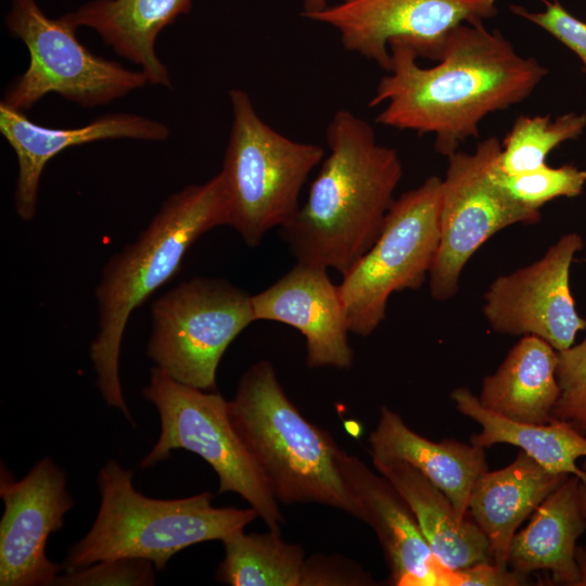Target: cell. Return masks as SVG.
Instances as JSON below:
<instances>
[{
  "instance_id": "cell-1",
  "label": "cell",
  "mask_w": 586,
  "mask_h": 586,
  "mask_svg": "<svg viewBox=\"0 0 586 586\" xmlns=\"http://www.w3.org/2000/svg\"><path fill=\"white\" fill-rule=\"evenodd\" d=\"M390 52V68L368 104H384L375 122L433 135L434 150L445 157L477 138L488 115L530 98L548 74L537 59L520 54L484 22L450 29L430 67L420 66L416 50L402 40L392 41Z\"/></svg>"
},
{
  "instance_id": "cell-2",
  "label": "cell",
  "mask_w": 586,
  "mask_h": 586,
  "mask_svg": "<svg viewBox=\"0 0 586 586\" xmlns=\"http://www.w3.org/2000/svg\"><path fill=\"white\" fill-rule=\"evenodd\" d=\"M326 138L329 154L307 200L280 231L296 262L343 277L381 233L403 164L369 123L347 110L334 113Z\"/></svg>"
},
{
  "instance_id": "cell-3",
  "label": "cell",
  "mask_w": 586,
  "mask_h": 586,
  "mask_svg": "<svg viewBox=\"0 0 586 586\" xmlns=\"http://www.w3.org/2000/svg\"><path fill=\"white\" fill-rule=\"evenodd\" d=\"M228 224L220 173L168 196L138 239L109 258L95 288L98 332L90 344L95 385L135 425L119 378L122 340L131 313L179 270L190 246Z\"/></svg>"
},
{
  "instance_id": "cell-4",
  "label": "cell",
  "mask_w": 586,
  "mask_h": 586,
  "mask_svg": "<svg viewBox=\"0 0 586 586\" xmlns=\"http://www.w3.org/2000/svg\"><path fill=\"white\" fill-rule=\"evenodd\" d=\"M229 416L278 501L330 506L356 518L339 467L341 448L290 400L269 360L242 374Z\"/></svg>"
},
{
  "instance_id": "cell-5",
  "label": "cell",
  "mask_w": 586,
  "mask_h": 586,
  "mask_svg": "<svg viewBox=\"0 0 586 586\" xmlns=\"http://www.w3.org/2000/svg\"><path fill=\"white\" fill-rule=\"evenodd\" d=\"M132 476L115 459L100 469L98 514L88 533L68 549L63 571L122 558L144 559L162 570L177 552L222 540L258 517L252 507H214L211 492L179 499L150 498L135 488Z\"/></svg>"
},
{
  "instance_id": "cell-6",
  "label": "cell",
  "mask_w": 586,
  "mask_h": 586,
  "mask_svg": "<svg viewBox=\"0 0 586 586\" xmlns=\"http://www.w3.org/2000/svg\"><path fill=\"white\" fill-rule=\"evenodd\" d=\"M232 122L219 171L228 203V226L249 246L258 245L272 228L297 214L300 194L324 150L292 140L271 128L256 112L247 92H229Z\"/></svg>"
},
{
  "instance_id": "cell-7",
  "label": "cell",
  "mask_w": 586,
  "mask_h": 586,
  "mask_svg": "<svg viewBox=\"0 0 586 586\" xmlns=\"http://www.w3.org/2000/svg\"><path fill=\"white\" fill-rule=\"evenodd\" d=\"M142 395L158 412L161 433L141 469L167 460L174 449L194 453L216 472L217 494L240 495L269 530H280L284 518L278 500L230 420L229 400L216 391L182 384L156 366Z\"/></svg>"
},
{
  "instance_id": "cell-8",
  "label": "cell",
  "mask_w": 586,
  "mask_h": 586,
  "mask_svg": "<svg viewBox=\"0 0 586 586\" xmlns=\"http://www.w3.org/2000/svg\"><path fill=\"white\" fill-rule=\"evenodd\" d=\"M5 26L29 53L27 68L1 100L11 109L25 113L50 93L92 109L149 84L142 71L92 53L78 40L76 27L62 16L48 17L36 0H11Z\"/></svg>"
},
{
  "instance_id": "cell-9",
  "label": "cell",
  "mask_w": 586,
  "mask_h": 586,
  "mask_svg": "<svg viewBox=\"0 0 586 586\" xmlns=\"http://www.w3.org/2000/svg\"><path fill=\"white\" fill-rule=\"evenodd\" d=\"M441 183L433 175L395 199L375 242L343 276L339 289L352 333H373L393 293L429 279L440 243Z\"/></svg>"
},
{
  "instance_id": "cell-10",
  "label": "cell",
  "mask_w": 586,
  "mask_h": 586,
  "mask_svg": "<svg viewBox=\"0 0 586 586\" xmlns=\"http://www.w3.org/2000/svg\"><path fill=\"white\" fill-rule=\"evenodd\" d=\"M146 355L174 380L216 391L219 361L231 342L255 320L252 295L224 279L198 277L151 306Z\"/></svg>"
},
{
  "instance_id": "cell-11",
  "label": "cell",
  "mask_w": 586,
  "mask_h": 586,
  "mask_svg": "<svg viewBox=\"0 0 586 586\" xmlns=\"http://www.w3.org/2000/svg\"><path fill=\"white\" fill-rule=\"evenodd\" d=\"M501 152L497 137L480 141L472 152L456 151L441 183L440 243L429 275L431 296L453 298L462 270L474 253L500 230L535 225L540 209L530 207L495 180L493 166Z\"/></svg>"
},
{
  "instance_id": "cell-12",
  "label": "cell",
  "mask_w": 586,
  "mask_h": 586,
  "mask_svg": "<svg viewBox=\"0 0 586 586\" xmlns=\"http://www.w3.org/2000/svg\"><path fill=\"white\" fill-rule=\"evenodd\" d=\"M498 0H342L307 18L337 30L344 49L387 72L390 43L402 40L419 58L437 61L450 29L494 17Z\"/></svg>"
},
{
  "instance_id": "cell-13",
  "label": "cell",
  "mask_w": 586,
  "mask_h": 586,
  "mask_svg": "<svg viewBox=\"0 0 586 586\" xmlns=\"http://www.w3.org/2000/svg\"><path fill=\"white\" fill-rule=\"evenodd\" d=\"M583 247V238L568 232L539 259L497 277L485 291L482 307L491 329L538 336L558 352L572 346L586 329L570 289L571 265Z\"/></svg>"
},
{
  "instance_id": "cell-14",
  "label": "cell",
  "mask_w": 586,
  "mask_h": 586,
  "mask_svg": "<svg viewBox=\"0 0 586 586\" xmlns=\"http://www.w3.org/2000/svg\"><path fill=\"white\" fill-rule=\"evenodd\" d=\"M0 497V585H54L63 569L49 560L46 547L74 506L65 471L46 457L16 480L1 464Z\"/></svg>"
},
{
  "instance_id": "cell-15",
  "label": "cell",
  "mask_w": 586,
  "mask_h": 586,
  "mask_svg": "<svg viewBox=\"0 0 586 586\" xmlns=\"http://www.w3.org/2000/svg\"><path fill=\"white\" fill-rule=\"evenodd\" d=\"M339 467L356 505V518L374 531L395 586H460L457 570L433 553L418 522L393 484L341 449Z\"/></svg>"
},
{
  "instance_id": "cell-16",
  "label": "cell",
  "mask_w": 586,
  "mask_h": 586,
  "mask_svg": "<svg viewBox=\"0 0 586 586\" xmlns=\"http://www.w3.org/2000/svg\"><path fill=\"white\" fill-rule=\"evenodd\" d=\"M255 320H270L298 330L311 368L353 366L348 322L339 285L327 268L296 265L266 290L252 295Z\"/></svg>"
},
{
  "instance_id": "cell-17",
  "label": "cell",
  "mask_w": 586,
  "mask_h": 586,
  "mask_svg": "<svg viewBox=\"0 0 586 586\" xmlns=\"http://www.w3.org/2000/svg\"><path fill=\"white\" fill-rule=\"evenodd\" d=\"M0 132L17 158L14 205L20 218L26 221L36 214L44 166L65 149L107 139L162 141L170 136L167 125L132 113L104 114L74 128H51L1 102Z\"/></svg>"
},
{
  "instance_id": "cell-18",
  "label": "cell",
  "mask_w": 586,
  "mask_h": 586,
  "mask_svg": "<svg viewBox=\"0 0 586 586\" xmlns=\"http://www.w3.org/2000/svg\"><path fill=\"white\" fill-rule=\"evenodd\" d=\"M368 442L372 460L409 463L450 499L461 517H468L471 491L488 471L485 448L449 438L430 441L388 407L381 408Z\"/></svg>"
},
{
  "instance_id": "cell-19",
  "label": "cell",
  "mask_w": 586,
  "mask_h": 586,
  "mask_svg": "<svg viewBox=\"0 0 586 586\" xmlns=\"http://www.w3.org/2000/svg\"><path fill=\"white\" fill-rule=\"evenodd\" d=\"M569 475L545 469L521 450L510 464L480 476L470 494L468 515L486 536L493 563L509 566L518 527Z\"/></svg>"
},
{
  "instance_id": "cell-20",
  "label": "cell",
  "mask_w": 586,
  "mask_h": 586,
  "mask_svg": "<svg viewBox=\"0 0 586 586\" xmlns=\"http://www.w3.org/2000/svg\"><path fill=\"white\" fill-rule=\"evenodd\" d=\"M193 0H91L62 15L77 29L97 31L114 52L140 66L148 82L171 88L170 74L155 51L160 33L190 11Z\"/></svg>"
},
{
  "instance_id": "cell-21",
  "label": "cell",
  "mask_w": 586,
  "mask_h": 586,
  "mask_svg": "<svg viewBox=\"0 0 586 586\" xmlns=\"http://www.w3.org/2000/svg\"><path fill=\"white\" fill-rule=\"evenodd\" d=\"M578 477L569 475L533 512L530 523L511 540L508 565L528 575L547 571L551 582L577 586L576 540L586 531L578 500Z\"/></svg>"
},
{
  "instance_id": "cell-22",
  "label": "cell",
  "mask_w": 586,
  "mask_h": 586,
  "mask_svg": "<svg viewBox=\"0 0 586 586\" xmlns=\"http://www.w3.org/2000/svg\"><path fill=\"white\" fill-rule=\"evenodd\" d=\"M374 469L404 497L431 550L445 564L460 570L492 562L486 536L425 475L400 460H372Z\"/></svg>"
},
{
  "instance_id": "cell-23",
  "label": "cell",
  "mask_w": 586,
  "mask_h": 586,
  "mask_svg": "<svg viewBox=\"0 0 586 586\" xmlns=\"http://www.w3.org/2000/svg\"><path fill=\"white\" fill-rule=\"evenodd\" d=\"M558 351L535 335H523L498 369L483 379L479 402L506 419L545 424L559 396Z\"/></svg>"
},
{
  "instance_id": "cell-24",
  "label": "cell",
  "mask_w": 586,
  "mask_h": 586,
  "mask_svg": "<svg viewBox=\"0 0 586 586\" xmlns=\"http://www.w3.org/2000/svg\"><path fill=\"white\" fill-rule=\"evenodd\" d=\"M450 398L461 415L481 425V432L471 436V444L485 449L510 444L553 473L584 476L576 461L586 458V435L566 422L552 418L548 423L534 424L506 419L483 407L467 387L455 388Z\"/></svg>"
},
{
  "instance_id": "cell-25",
  "label": "cell",
  "mask_w": 586,
  "mask_h": 586,
  "mask_svg": "<svg viewBox=\"0 0 586 586\" xmlns=\"http://www.w3.org/2000/svg\"><path fill=\"white\" fill-rule=\"evenodd\" d=\"M225 558L216 578L231 586H301L304 550L281 538L279 530L246 534L238 530L222 540Z\"/></svg>"
},
{
  "instance_id": "cell-26",
  "label": "cell",
  "mask_w": 586,
  "mask_h": 586,
  "mask_svg": "<svg viewBox=\"0 0 586 586\" xmlns=\"http://www.w3.org/2000/svg\"><path fill=\"white\" fill-rule=\"evenodd\" d=\"M586 129V114L569 112L552 118L520 115L501 141L498 169L508 176L535 169L562 143L579 138Z\"/></svg>"
},
{
  "instance_id": "cell-27",
  "label": "cell",
  "mask_w": 586,
  "mask_h": 586,
  "mask_svg": "<svg viewBox=\"0 0 586 586\" xmlns=\"http://www.w3.org/2000/svg\"><path fill=\"white\" fill-rule=\"evenodd\" d=\"M498 160L492 169L495 180L519 201L536 209L558 198H576L586 186V169L571 164L551 167L546 163L535 169L508 176L498 169Z\"/></svg>"
},
{
  "instance_id": "cell-28",
  "label": "cell",
  "mask_w": 586,
  "mask_h": 586,
  "mask_svg": "<svg viewBox=\"0 0 586 586\" xmlns=\"http://www.w3.org/2000/svg\"><path fill=\"white\" fill-rule=\"evenodd\" d=\"M556 377L559 396L551 417L586 435V336L558 352Z\"/></svg>"
},
{
  "instance_id": "cell-29",
  "label": "cell",
  "mask_w": 586,
  "mask_h": 586,
  "mask_svg": "<svg viewBox=\"0 0 586 586\" xmlns=\"http://www.w3.org/2000/svg\"><path fill=\"white\" fill-rule=\"evenodd\" d=\"M154 569L155 565L144 559L103 560L77 570L65 571L56 577L54 585L151 586L155 584Z\"/></svg>"
},
{
  "instance_id": "cell-30",
  "label": "cell",
  "mask_w": 586,
  "mask_h": 586,
  "mask_svg": "<svg viewBox=\"0 0 586 586\" xmlns=\"http://www.w3.org/2000/svg\"><path fill=\"white\" fill-rule=\"evenodd\" d=\"M513 14L542 28L572 51L581 61L586 73V22L571 14L558 1L546 2L542 11H531L511 4Z\"/></svg>"
},
{
  "instance_id": "cell-31",
  "label": "cell",
  "mask_w": 586,
  "mask_h": 586,
  "mask_svg": "<svg viewBox=\"0 0 586 586\" xmlns=\"http://www.w3.org/2000/svg\"><path fill=\"white\" fill-rule=\"evenodd\" d=\"M371 576L361 568L337 557L314 556L305 559L301 586L370 585Z\"/></svg>"
},
{
  "instance_id": "cell-32",
  "label": "cell",
  "mask_w": 586,
  "mask_h": 586,
  "mask_svg": "<svg viewBox=\"0 0 586 586\" xmlns=\"http://www.w3.org/2000/svg\"><path fill=\"white\" fill-rule=\"evenodd\" d=\"M457 571L460 586H520L527 584L526 575L493 562H481Z\"/></svg>"
},
{
  "instance_id": "cell-33",
  "label": "cell",
  "mask_w": 586,
  "mask_h": 586,
  "mask_svg": "<svg viewBox=\"0 0 586 586\" xmlns=\"http://www.w3.org/2000/svg\"><path fill=\"white\" fill-rule=\"evenodd\" d=\"M328 5V0H304L302 16L307 18L308 16L320 12Z\"/></svg>"
},
{
  "instance_id": "cell-34",
  "label": "cell",
  "mask_w": 586,
  "mask_h": 586,
  "mask_svg": "<svg viewBox=\"0 0 586 586\" xmlns=\"http://www.w3.org/2000/svg\"><path fill=\"white\" fill-rule=\"evenodd\" d=\"M581 468L584 471V476L582 479H578L577 492H578L581 511L584 518L586 519V458L582 462ZM585 549H586V546H585Z\"/></svg>"
},
{
  "instance_id": "cell-35",
  "label": "cell",
  "mask_w": 586,
  "mask_h": 586,
  "mask_svg": "<svg viewBox=\"0 0 586 586\" xmlns=\"http://www.w3.org/2000/svg\"><path fill=\"white\" fill-rule=\"evenodd\" d=\"M576 561L579 569V579H578L577 586H586V549L585 547L577 546Z\"/></svg>"
}]
</instances>
